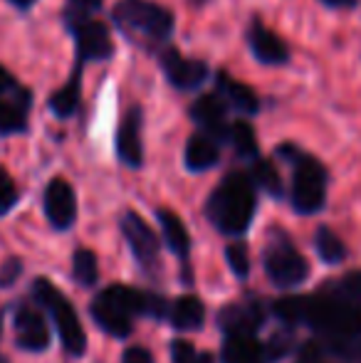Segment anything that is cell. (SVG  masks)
Returning a JSON list of instances; mask_svg holds the SVG:
<instances>
[{"label": "cell", "mask_w": 361, "mask_h": 363, "mask_svg": "<svg viewBox=\"0 0 361 363\" xmlns=\"http://www.w3.org/2000/svg\"><path fill=\"white\" fill-rule=\"evenodd\" d=\"M159 65L164 69L166 79L181 91H193L208 79V65L201 60H193L181 55L174 48H164L159 52Z\"/></svg>", "instance_id": "30bf717a"}, {"label": "cell", "mask_w": 361, "mask_h": 363, "mask_svg": "<svg viewBox=\"0 0 361 363\" xmlns=\"http://www.w3.org/2000/svg\"><path fill=\"white\" fill-rule=\"evenodd\" d=\"M277 156L292 163V191L289 201L292 208L302 216H314L327 203V168L309 153L299 151L292 144H282L277 148Z\"/></svg>", "instance_id": "3957f363"}, {"label": "cell", "mask_w": 361, "mask_h": 363, "mask_svg": "<svg viewBox=\"0 0 361 363\" xmlns=\"http://www.w3.org/2000/svg\"><path fill=\"white\" fill-rule=\"evenodd\" d=\"M30 109H33V91L0 65V136L28 131Z\"/></svg>", "instance_id": "52a82bcc"}, {"label": "cell", "mask_w": 361, "mask_h": 363, "mask_svg": "<svg viewBox=\"0 0 361 363\" xmlns=\"http://www.w3.org/2000/svg\"><path fill=\"white\" fill-rule=\"evenodd\" d=\"M228 109H231L228 101L218 91H211V94L198 96L191 104V109H188V114H191V119L196 121L203 134L213 136V139L223 144V141H228V129H231Z\"/></svg>", "instance_id": "8fae6325"}, {"label": "cell", "mask_w": 361, "mask_h": 363, "mask_svg": "<svg viewBox=\"0 0 361 363\" xmlns=\"http://www.w3.org/2000/svg\"><path fill=\"white\" fill-rule=\"evenodd\" d=\"M0 363H8V359H5V356H0Z\"/></svg>", "instance_id": "ab89813d"}, {"label": "cell", "mask_w": 361, "mask_h": 363, "mask_svg": "<svg viewBox=\"0 0 361 363\" xmlns=\"http://www.w3.org/2000/svg\"><path fill=\"white\" fill-rule=\"evenodd\" d=\"M45 216L55 230H67L77 220V196L65 178H52L45 188Z\"/></svg>", "instance_id": "7c38bea8"}, {"label": "cell", "mask_w": 361, "mask_h": 363, "mask_svg": "<svg viewBox=\"0 0 361 363\" xmlns=\"http://www.w3.org/2000/svg\"><path fill=\"white\" fill-rule=\"evenodd\" d=\"M72 277L82 287H94L99 279V259L89 247H77L72 257Z\"/></svg>", "instance_id": "484cf974"}, {"label": "cell", "mask_w": 361, "mask_h": 363, "mask_svg": "<svg viewBox=\"0 0 361 363\" xmlns=\"http://www.w3.org/2000/svg\"><path fill=\"white\" fill-rule=\"evenodd\" d=\"M8 3H13L15 8H20V10H28L35 5V0H8Z\"/></svg>", "instance_id": "d590c367"}, {"label": "cell", "mask_w": 361, "mask_h": 363, "mask_svg": "<svg viewBox=\"0 0 361 363\" xmlns=\"http://www.w3.org/2000/svg\"><path fill=\"white\" fill-rule=\"evenodd\" d=\"M354 359H357V361L361 363V341L357 344V351H354Z\"/></svg>", "instance_id": "f35d334b"}, {"label": "cell", "mask_w": 361, "mask_h": 363, "mask_svg": "<svg viewBox=\"0 0 361 363\" xmlns=\"http://www.w3.org/2000/svg\"><path fill=\"white\" fill-rule=\"evenodd\" d=\"M99 8H101V0H67V5L62 10V23L67 25V30H72L79 23L89 20Z\"/></svg>", "instance_id": "f1b7e54d"}, {"label": "cell", "mask_w": 361, "mask_h": 363, "mask_svg": "<svg viewBox=\"0 0 361 363\" xmlns=\"http://www.w3.org/2000/svg\"><path fill=\"white\" fill-rule=\"evenodd\" d=\"M250 178H252V183H255V188L265 191L267 196L279 198V196L284 193V191H282V178H279V171L274 168V163H272V161H267V158H260V156H257L255 161H252Z\"/></svg>", "instance_id": "d4e9b609"}, {"label": "cell", "mask_w": 361, "mask_h": 363, "mask_svg": "<svg viewBox=\"0 0 361 363\" xmlns=\"http://www.w3.org/2000/svg\"><path fill=\"white\" fill-rule=\"evenodd\" d=\"M166 319H169L171 326L179 331H196V329H201L203 321H206V304H203L198 296L183 294L169 304Z\"/></svg>", "instance_id": "ffe728a7"}, {"label": "cell", "mask_w": 361, "mask_h": 363, "mask_svg": "<svg viewBox=\"0 0 361 363\" xmlns=\"http://www.w3.org/2000/svg\"><path fill=\"white\" fill-rule=\"evenodd\" d=\"M23 274V262L18 257H8L0 267V287H10Z\"/></svg>", "instance_id": "d6a6232c"}, {"label": "cell", "mask_w": 361, "mask_h": 363, "mask_svg": "<svg viewBox=\"0 0 361 363\" xmlns=\"http://www.w3.org/2000/svg\"><path fill=\"white\" fill-rule=\"evenodd\" d=\"M193 363H216V359H213L211 354H198V356H196V361H193Z\"/></svg>", "instance_id": "8d00e7d4"}, {"label": "cell", "mask_w": 361, "mask_h": 363, "mask_svg": "<svg viewBox=\"0 0 361 363\" xmlns=\"http://www.w3.org/2000/svg\"><path fill=\"white\" fill-rule=\"evenodd\" d=\"M70 33L74 35V69L72 74L82 77L87 62H104L114 55V40L106 23L96 18H89L72 28Z\"/></svg>", "instance_id": "ba28073f"}, {"label": "cell", "mask_w": 361, "mask_h": 363, "mask_svg": "<svg viewBox=\"0 0 361 363\" xmlns=\"http://www.w3.org/2000/svg\"><path fill=\"white\" fill-rule=\"evenodd\" d=\"M18 186H15L13 176L5 168H0V216H8L15 206H18Z\"/></svg>", "instance_id": "4dcf8cb0"}, {"label": "cell", "mask_w": 361, "mask_h": 363, "mask_svg": "<svg viewBox=\"0 0 361 363\" xmlns=\"http://www.w3.org/2000/svg\"><path fill=\"white\" fill-rule=\"evenodd\" d=\"M267 359L279 361L282 356H287V351L292 349V334L289 331H282V334H274L270 341H267Z\"/></svg>", "instance_id": "1f68e13d"}, {"label": "cell", "mask_w": 361, "mask_h": 363, "mask_svg": "<svg viewBox=\"0 0 361 363\" xmlns=\"http://www.w3.org/2000/svg\"><path fill=\"white\" fill-rule=\"evenodd\" d=\"M322 291L347 301V304L361 306V269H354V272H347L344 277L332 279V282L324 284Z\"/></svg>", "instance_id": "4316f807"}, {"label": "cell", "mask_w": 361, "mask_h": 363, "mask_svg": "<svg viewBox=\"0 0 361 363\" xmlns=\"http://www.w3.org/2000/svg\"><path fill=\"white\" fill-rule=\"evenodd\" d=\"M226 144L233 146V151L240 158L248 161H255L260 153H257V136L248 121H231V129H228V141Z\"/></svg>", "instance_id": "603a6c76"}, {"label": "cell", "mask_w": 361, "mask_h": 363, "mask_svg": "<svg viewBox=\"0 0 361 363\" xmlns=\"http://www.w3.org/2000/svg\"><path fill=\"white\" fill-rule=\"evenodd\" d=\"M141 126H144V109L131 104L116 129V156L124 166L141 168L144 163V144H141Z\"/></svg>", "instance_id": "4fadbf2b"}, {"label": "cell", "mask_w": 361, "mask_h": 363, "mask_svg": "<svg viewBox=\"0 0 361 363\" xmlns=\"http://www.w3.org/2000/svg\"><path fill=\"white\" fill-rule=\"evenodd\" d=\"M33 296L43 304V309L50 311L55 321V329H57L62 346L67 349L70 356H84L87 351V334L82 329V321H79L77 311H74L72 301L62 294L48 277H38L33 282Z\"/></svg>", "instance_id": "5b68a950"}, {"label": "cell", "mask_w": 361, "mask_h": 363, "mask_svg": "<svg viewBox=\"0 0 361 363\" xmlns=\"http://www.w3.org/2000/svg\"><path fill=\"white\" fill-rule=\"evenodd\" d=\"M314 247H317V255L327 264H339L347 259V245H344V240L339 238L332 228H327V225H322V228L317 230V235H314Z\"/></svg>", "instance_id": "cb8c5ba5"}, {"label": "cell", "mask_w": 361, "mask_h": 363, "mask_svg": "<svg viewBox=\"0 0 361 363\" xmlns=\"http://www.w3.org/2000/svg\"><path fill=\"white\" fill-rule=\"evenodd\" d=\"M327 5H334V8H344V5H352L354 0H324Z\"/></svg>", "instance_id": "74e56055"}, {"label": "cell", "mask_w": 361, "mask_h": 363, "mask_svg": "<svg viewBox=\"0 0 361 363\" xmlns=\"http://www.w3.org/2000/svg\"><path fill=\"white\" fill-rule=\"evenodd\" d=\"M304 306H307V296L289 294V296H282V299L272 301V314L277 316L279 321H284L287 326H294L304 321Z\"/></svg>", "instance_id": "83f0119b"}, {"label": "cell", "mask_w": 361, "mask_h": 363, "mask_svg": "<svg viewBox=\"0 0 361 363\" xmlns=\"http://www.w3.org/2000/svg\"><path fill=\"white\" fill-rule=\"evenodd\" d=\"M119 228H121V235L126 238V242H129L131 252H134L136 262L149 269H156L161 242H159V235L151 230V225L141 216H136L134 211H126L124 216H121Z\"/></svg>", "instance_id": "9c48e42d"}, {"label": "cell", "mask_w": 361, "mask_h": 363, "mask_svg": "<svg viewBox=\"0 0 361 363\" xmlns=\"http://www.w3.org/2000/svg\"><path fill=\"white\" fill-rule=\"evenodd\" d=\"M193 3H196V5H201V3H203V0H193Z\"/></svg>", "instance_id": "60d3db41"}, {"label": "cell", "mask_w": 361, "mask_h": 363, "mask_svg": "<svg viewBox=\"0 0 361 363\" xmlns=\"http://www.w3.org/2000/svg\"><path fill=\"white\" fill-rule=\"evenodd\" d=\"M216 84H218L216 91L228 101L231 109L240 111V114H248V116H252V114L260 111V99H257L255 91H252L248 84H243V82L233 79L228 72H218Z\"/></svg>", "instance_id": "ac0fdd59"}, {"label": "cell", "mask_w": 361, "mask_h": 363, "mask_svg": "<svg viewBox=\"0 0 361 363\" xmlns=\"http://www.w3.org/2000/svg\"><path fill=\"white\" fill-rule=\"evenodd\" d=\"M183 158H186V168L193 173L208 171V168L218 166L221 161V141H216L213 136L203 134H193L186 144V151H183Z\"/></svg>", "instance_id": "d6986e66"}, {"label": "cell", "mask_w": 361, "mask_h": 363, "mask_svg": "<svg viewBox=\"0 0 361 363\" xmlns=\"http://www.w3.org/2000/svg\"><path fill=\"white\" fill-rule=\"evenodd\" d=\"M121 363H154V356L144 346H129L121 356Z\"/></svg>", "instance_id": "836d02e7"}, {"label": "cell", "mask_w": 361, "mask_h": 363, "mask_svg": "<svg viewBox=\"0 0 361 363\" xmlns=\"http://www.w3.org/2000/svg\"><path fill=\"white\" fill-rule=\"evenodd\" d=\"M221 363H270L267 346L255 334H228L221 349Z\"/></svg>", "instance_id": "e0dca14e"}, {"label": "cell", "mask_w": 361, "mask_h": 363, "mask_svg": "<svg viewBox=\"0 0 361 363\" xmlns=\"http://www.w3.org/2000/svg\"><path fill=\"white\" fill-rule=\"evenodd\" d=\"M15 344L25 351H33V354L48 349L50 329L43 311H38L30 304H23L15 311Z\"/></svg>", "instance_id": "5bb4252c"}, {"label": "cell", "mask_w": 361, "mask_h": 363, "mask_svg": "<svg viewBox=\"0 0 361 363\" xmlns=\"http://www.w3.org/2000/svg\"><path fill=\"white\" fill-rule=\"evenodd\" d=\"M156 218H159L161 233H164V240L171 252L181 259H188V252H191V235H188L186 223H183L174 211H169V208H159Z\"/></svg>", "instance_id": "44dd1931"}, {"label": "cell", "mask_w": 361, "mask_h": 363, "mask_svg": "<svg viewBox=\"0 0 361 363\" xmlns=\"http://www.w3.org/2000/svg\"><path fill=\"white\" fill-rule=\"evenodd\" d=\"M265 324V309L260 301H240V304H228L218 314V326L228 334H255Z\"/></svg>", "instance_id": "2e32d148"}, {"label": "cell", "mask_w": 361, "mask_h": 363, "mask_svg": "<svg viewBox=\"0 0 361 363\" xmlns=\"http://www.w3.org/2000/svg\"><path fill=\"white\" fill-rule=\"evenodd\" d=\"M265 272L270 282L279 289H294L309 279V262L292 245L289 235L282 228H272L265 245Z\"/></svg>", "instance_id": "8992f818"}, {"label": "cell", "mask_w": 361, "mask_h": 363, "mask_svg": "<svg viewBox=\"0 0 361 363\" xmlns=\"http://www.w3.org/2000/svg\"><path fill=\"white\" fill-rule=\"evenodd\" d=\"M248 45H250V52L255 55L257 62L262 65H284L289 60V48L277 33H272L270 28L260 23V20H252V25L248 28Z\"/></svg>", "instance_id": "9a60e30c"}, {"label": "cell", "mask_w": 361, "mask_h": 363, "mask_svg": "<svg viewBox=\"0 0 361 363\" xmlns=\"http://www.w3.org/2000/svg\"><path fill=\"white\" fill-rule=\"evenodd\" d=\"M319 359H322V346H317V344H304L302 346V351H299V359L297 363H319Z\"/></svg>", "instance_id": "e575fe53"}, {"label": "cell", "mask_w": 361, "mask_h": 363, "mask_svg": "<svg viewBox=\"0 0 361 363\" xmlns=\"http://www.w3.org/2000/svg\"><path fill=\"white\" fill-rule=\"evenodd\" d=\"M91 319L114 339H126L134 331L136 316H161L169 314V301L154 291H141L129 284H111L91 299Z\"/></svg>", "instance_id": "6da1fadb"}, {"label": "cell", "mask_w": 361, "mask_h": 363, "mask_svg": "<svg viewBox=\"0 0 361 363\" xmlns=\"http://www.w3.org/2000/svg\"><path fill=\"white\" fill-rule=\"evenodd\" d=\"M226 259H228V264H231L233 274H235L238 279H245L248 274H250V252H248V245L245 242L228 245Z\"/></svg>", "instance_id": "f546056e"}, {"label": "cell", "mask_w": 361, "mask_h": 363, "mask_svg": "<svg viewBox=\"0 0 361 363\" xmlns=\"http://www.w3.org/2000/svg\"><path fill=\"white\" fill-rule=\"evenodd\" d=\"M116 28L146 45H164L174 33V13L154 0H119L111 10Z\"/></svg>", "instance_id": "277c9868"}, {"label": "cell", "mask_w": 361, "mask_h": 363, "mask_svg": "<svg viewBox=\"0 0 361 363\" xmlns=\"http://www.w3.org/2000/svg\"><path fill=\"white\" fill-rule=\"evenodd\" d=\"M255 183L250 173L233 171L218 183V188L211 193L206 203V216L213 223V228L223 235H240L248 233L252 218H255Z\"/></svg>", "instance_id": "7a4b0ae2"}, {"label": "cell", "mask_w": 361, "mask_h": 363, "mask_svg": "<svg viewBox=\"0 0 361 363\" xmlns=\"http://www.w3.org/2000/svg\"><path fill=\"white\" fill-rule=\"evenodd\" d=\"M79 101H82V77L70 74L67 84H62L50 96V109L60 119H67V116H72L79 109Z\"/></svg>", "instance_id": "7402d4cb"}]
</instances>
